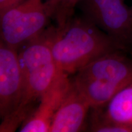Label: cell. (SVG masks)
Returning <instances> with one entry per match:
<instances>
[{"instance_id": "obj_7", "label": "cell", "mask_w": 132, "mask_h": 132, "mask_svg": "<svg viewBox=\"0 0 132 132\" xmlns=\"http://www.w3.org/2000/svg\"><path fill=\"white\" fill-rule=\"evenodd\" d=\"M71 85L69 75L62 72L41 97L37 106L21 124L20 132H50L53 119Z\"/></svg>"}, {"instance_id": "obj_8", "label": "cell", "mask_w": 132, "mask_h": 132, "mask_svg": "<svg viewBox=\"0 0 132 132\" xmlns=\"http://www.w3.org/2000/svg\"><path fill=\"white\" fill-rule=\"evenodd\" d=\"M90 103L72 83L53 119L50 132H77L84 128Z\"/></svg>"}, {"instance_id": "obj_11", "label": "cell", "mask_w": 132, "mask_h": 132, "mask_svg": "<svg viewBox=\"0 0 132 132\" xmlns=\"http://www.w3.org/2000/svg\"><path fill=\"white\" fill-rule=\"evenodd\" d=\"M89 130L94 132H132V129L119 123L106 120L99 109L91 108Z\"/></svg>"}, {"instance_id": "obj_2", "label": "cell", "mask_w": 132, "mask_h": 132, "mask_svg": "<svg viewBox=\"0 0 132 132\" xmlns=\"http://www.w3.org/2000/svg\"><path fill=\"white\" fill-rule=\"evenodd\" d=\"M50 47L57 68L67 75L75 74L105 54L122 50L112 38L84 15L73 16L62 28L52 26Z\"/></svg>"}, {"instance_id": "obj_3", "label": "cell", "mask_w": 132, "mask_h": 132, "mask_svg": "<svg viewBox=\"0 0 132 132\" xmlns=\"http://www.w3.org/2000/svg\"><path fill=\"white\" fill-rule=\"evenodd\" d=\"M122 50L102 56L75 73L72 80L91 108L102 109L132 81V56Z\"/></svg>"}, {"instance_id": "obj_10", "label": "cell", "mask_w": 132, "mask_h": 132, "mask_svg": "<svg viewBox=\"0 0 132 132\" xmlns=\"http://www.w3.org/2000/svg\"><path fill=\"white\" fill-rule=\"evenodd\" d=\"M51 19L56 23L57 28H62L75 14L79 0H45Z\"/></svg>"}, {"instance_id": "obj_4", "label": "cell", "mask_w": 132, "mask_h": 132, "mask_svg": "<svg viewBox=\"0 0 132 132\" xmlns=\"http://www.w3.org/2000/svg\"><path fill=\"white\" fill-rule=\"evenodd\" d=\"M50 19L45 0H23L0 14L1 40L19 49L40 35Z\"/></svg>"}, {"instance_id": "obj_5", "label": "cell", "mask_w": 132, "mask_h": 132, "mask_svg": "<svg viewBox=\"0 0 132 132\" xmlns=\"http://www.w3.org/2000/svg\"><path fill=\"white\" fill-rule=\"evenodd\" d=\"M82 15L132 55V14L125 0H79Z\"/></svg>"}, {"instance_id": "obj_13", "label": "cell", "mask_w": 132, "mask_h": 132, "mask_svg": "<svg viewBox=\"0 0 132 132\" xmlns=\"http://www.w3.org/2000/svg\"><path fill=\"white\" fill-rule=\"evenodd\" d=\"M130 10H131V14H132V5L131 6H130Z\"/></svg>"}, {"instance_id": "obj_6", "label": "cell", "mask_w": 132, "mask_h": 132, "mask_svg": "<svg viewBox=\"0 0 132 132\" xmlns=\"http://www.w3.org/2000/svg\"><path fill=\"white\" fill-rule=\"evenodd\" d=\"M23 76L19 49L0 42V118L1 121L13 114L23 91Z\"/></svg>"}, {"instance_id": "obj_1", "label": "cell", "mask_w": 132, "mask_h": 132, "mask_svg": "<svg viewBox=\"0 0 132 132\" xmlns=\"http://www.w3.org/2000/svg\"><path fill=\"white\" fill-rule=\"evenodd\" d=\"M52 26L19 48L23 76V91L15 111L1 121V132L15 131L35 110L41 97L62 73L57 68L50 47Z\"/></svg>"}, {"instance_id": "obj_12", "label": "cell", "mask_w": 132, "mask_h": 132, "mask_svg": "<svg viewBox=\"0 0 132 132\" xmlns=\"http://www.w3.org/2000/svg\"><path fill=\"white\" fill-rule=\"evenodd\" d=\"M23 0H0V14L16 6Z\"/></svg>"}, {"instance_id": "obj_9", "label": "cell", "mask_w": 132, "mask_h": 132, "mask_svg": "<svg viewBox=\"0 0 132 132\" xmlns=\"http://www.w3.org/2000/svg\"><path fill=\"white\" fill-rule=\"evenodd\" d=\"M99 110L106 120L132 129V81L119 90L105 108Z\"/></svg>"}]
</instances>
